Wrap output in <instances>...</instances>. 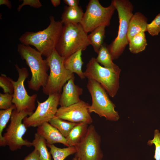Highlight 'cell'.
<instances>
[{"label":"cell","instance_id":"cell-14","mask_svg":"<svg viewBox=\"0 0 160 160\" xmlns=\"http://www.w3.org/2000/svg\"><path fill=\"white\" fill-rule=\"evenodd\" d=\"M74 80V76L63 86L59 101L60 107L68 106L81 100L79 96L82 94L83 89L75 84Z\"/></svg>","mask_w":160,"mask_h":160},{"label":"cell","instance_id":"cell-25","mask_svg":"<svg viewBox=\"0 0 160 160\" xmlns=\"http://www.w3.org/2000/svg\"><path fill=\"white\" fill-rule=\"evenodd\" d=\"M50 148V152L54 160H64L70 155L76 153V149L74 146H69L60 148L54 145H47Z\"/></svg>","mask_w":160,"mask_h":160},{"label":"cell","instance_id":"cell-28","mask_svg":"<svg viewBox=\"0 0 160 160\" xmlns=\"http://www.w3.org/2000/svg\"><path fill=\"white\" fill-rule=\"evenodd\" d=\"M10 78L4 74L1 75L0 87L2 89L4 93L13 94L14 93V86Z\"/></svg>","mask_w":160,"mask_h":160},{"label":"cell","instance_id":"cell-19","mask_svg":"<svg viewBox=\"0 0 160 160\" xmlns=\"http://www.w3.org/2000/svg\"><path fill=\"white\" fill-rule=\"evenodd\" d=\"M88 125L84 123H79L71 130L66 138L68 147L75 146L82 140L86 135Z\"/></svg>","mask_w":160,"mask_h":160},{"label":"cell","instance_id":"cell-30","mask_svg":"<svg viewBox=\"0 0 160 160\" xmlns=\"http://www.w3.org/2000/svg\"><path fill=\"white\" fill-rule=\"evenodd\" d=\"M13 94L0 93V109L5 110L11 107L13 104Z\"/></svg>","mask_w":160,"mask_h":160},{"label":"cell","instance_id":"cell-5","mask_svg":"<svg viewBox=\"0 0 160 160\" xmlns=\"http://www.w3.org/2000/svg\"><path fill=\"white\" fill-rule=\"evenodd\" d=\"M121 69L116 68H109L103 67L92 57L86 65L84 72L88 79L94 80L100 83L109 95L113 97L116 95L119 87V79Z\"/></svg>","mask_w":160,"mask_h":160},{"label":"cell","instance_id":"cell-12","mask_svg":"<svg viewBox=\"0 0 160 160\" xmlns=\"http://www.w3.org/2000/svg\"><path fill=\"white\" fill-rule=\"evenodd\" d=\"M101 140L94 126L90 124L84 137L74 146L76 151L75 157L80 160H102L103 154Z\"/></svg>","mask_w":160,"mask_h":160},{"label":"cell","instance_id":"cell-1","mask_svg":"<svg viewBox=\"0 0 160 160\" xmlns=\"http://www.w3.org/2000/svg\"><path fill=\"white\" fill-rule=\"evenodd\" d=\"M49 18L50 24L46 28L36 32H25L19 39L21 44L34 46L47 58L55 49L63 26L61 20L55 21L53 16H50Z\"/></svg>","mask_w":160,"mask_h":160},{"label":"cell","instance_id":"cell-13","mask_svg":"<svg viewBox=\"0 0 160 160\" xmlns=\"http://www.w3.org/2000/svg\"><path fill=\"white\" fill-rule=\"evenodd\" d=\"M90 105L81 100L79 102L66 107H60L55 116L69 121L84 123L91 124L93 119L89 111Z\"/></svg>","mask_w":160,"mask_h":160},{"label":"cell","instance_id":"cell-17","mask_svg":"<svg viewBox=\"0 0 160 160\" xmlns=\"http://www.w3.org/2000/svg\"><path fill=\"white\" fill-rule=\"evenodd\" d=\"M82 49H80L65 58L64 61V65L66 69L72 73H76L81 79L86 77L82 71L84 62L81 55Z\"/></svg>","mask_w":160,"mask_h":160},{"label":"cell","instance_id":"cell-2","mask_svg":"<svg viewBox=\"0 0 160 160\" xmlns=\"http://www.w3.org/2000/svg\"><path fill=\"white\" fill-rule=\"evenodd\" d=\"M17 51L31 70V76L28 81V88L38 91L45 86L49 76L47 72L49 68L46 59H43L40 52L29 45L19 44Z\"/></svg>","mask_w":160,"mask_h":160},{"label":"cell","instance_id":"cell-11","mask_svg":"<svg viewBox=\"0 0 160 160\" xmlns=\"http://www.w3.org/2000/svg\"><path fill=\"white\" fill-rule=\"evenodd\" d=\"M60 95L61 93L50 95L47 100L42 102L37 100L38 105L35 111L23 120V122L26 127H38L44 122H49L58 110Z\"/></svg>","mask_w":160,"mask_h":160},{"label":"cell","instance_id":"cell-23","mask_svg":"<svg viewBox=\"0 0 160 160\" xmlns=\"http://www.w3.org/2000/svg\"><path fill=\"white\" fill-rule=\"evenodd\" d=\"M129 49L133 54H137L144 50L147 45L144 32L140 33L133 36L129 41Z\"/></svg>","mask_w":160,"mask_h":160},{"label":"cell","instance_id":"cell-15","mask_svg":"<svg viewBox=\"0 0 160 160\" xmlns=\"http://www.w3.org/2000/svg\"><path fill=\"white\" fill-rule=\"evenodd\" d=\"M37 133L45 140L47 145L59 143L68 147L66 138L49 122L38 127Z\"/></svg>","mask_w":160,"mask_h":160},{"label":"cell","instance_id":"cell-20","mask_svg":"<svg viewBox=\"0 0 160 160\" xmlns=\"http://www.w3.org/2000/svg\"><path fill=\"white\" fill-rule=\"evenodd\" d=\"M106 27L105 25L100 26L88 35V39L90 45L92 46L94 51L97 54L104 43Z\"/></svg>","mask_w":160,"mask_h":160},{"label":"cell","instance_id":"cell-4","mask_svg":"<svg viewBox=\"0 0 160 160\" xmlns=\"http://www.w3.org/2000/svg\"><path fill=\"white\" fill-rule=\"evenodd\" d=\"M118 15L119 26L117 37L108 46L113 60L118 59L129 44L127 39L129 22L133 15V6L128 0H112Z\"/></svg>","mask_w":160,"mask_h":160},{"label":"cell","instance_id":"cell-27","mask_svg":"<svg viewBox=\"0 0 160 160\" xmlns=\"http://www.w3.org/2000/svg\"><path fill=\"white\" fill-rule=\"evenodd\" d=\"M147 144L149 145H154L155 150L154 158L155 160H160V132L159 130H154L153 137L148 141Z\"/></svg>","mask_w":160,"mask_h":160},{"label":"cell","instance_id":"cell-31","mask_svg":"<svg viewBox=\"0 0 160 160\" xmlns=\"http://www.w3.org/2000/svg\"><path fill=\"white\" fill-rule=\"evenodd\" d=\"M26 5H28L36 8H39L42 6L39 0H23V2L17 8V11H20L23 7Z\"/></svg>","mask_w":160,"mask_h":160},{"label":"cell","instance_id":"cell-9","mask_svg":"<svg viewBox=\"0 0 160 160\" xmlns=\"http://www.w3.org/2000/svg\"><path fill=\"white\" fill-rule=\"evenodd\" d=\"M116 9L112 0L109 6L104 7L98 0H90L80 24L87 33L100 26H108Z\"/></svg>","mask_w":160,"mask_h":160},{"label":"cell","instance_id":"cell-6","mask_svg":"<svg viewBox=\"0 0 160 160\" xmlns=\"http://www.w3.org/2000/svg\"><path fill=\"white\" fill-rule=\"evenodd\" d=\"M65 58L61 56L55 49L51 55L46 59L50 69V73L43 92L47 95L60 93L66 82L74 76L73 73L65 68Z\"/></svg>","mask_w":160,"mask_h":160},{"label":"cell","instance_id":"cell-22","mask_svg":"<svg viewBox=\"0 0 160 160\" xmlns=\"http://www.w3.org/2000/svg\"><path fill=\"white\" fill-rule=\"evenodd\" d=\"M98 55L96 58L97 61L104 67L109 68H116L118 66L113 62V58L109 52L108 46L103 43L100 47Z\"/></svg>","mask_w":160,"mask_h":160},{"label":"cell","instance_id":"cell-33","mask_svg":"<svg viewBox=\"0 0 160 160\" xmlns=\"http://www.w3.org/2000/svg\"><path fill=\"white\" fill-rule=\"evenodd\" d=\"M63 1L68 6L76 7L78 6L79 1L78 0H64Z\"/></svg>","mask_w":160,"mask_h":160},{"label":"cell","instance_id":"cell-26","mask_svg":"<svg viewBox=\"0 0 160 160\" xmlns=\"http://www.w3.org/2000/svg\"><path fill=\"white\" fill-rule=\"evenodd\" d=\"M16 108L14 104L10 108L0 111V145L5 146L2 135V132L10 119L13 111Z\"/></svg>","mask_w":160,"mask_h":160},{"label":"cell","instance_id":"cell-7","mask_svg":"<svg viewBox=\"0 0 160 160\" xmlns=\"http://www.w3.org/2000/svg\"><path fill=\"white\" fill-rule=\"evenodd\" d=\"M87 87L92 98L89 108L91 113L94 112L106 120L116 121L119 119V113L115 110L116 105L110 100L103 87L97 81L88 79Z\"/></svg>","mask_w":160,"mask_h":160},{"label":"cell","instance_id":"cell-24","mask_svg":"<svg viewBox=\"0 0 160 160\" xmlns=\"http://www.w3.org/2000/svg\"><path fill=\"white\" fill-rule=\"evenodd\" d=\"M49 123L56 128L65 138L68 136L72 129L78 123L66 121L55 116L50 120Z\"/></svg>","mask_w":160,"mask_h":160},{"label":"cell","instance_id":"cell-10","mask_svg":"<svg viewBox=\"0 0 160 160\" xmlns=\"http://www.w3.org/2000/svg\"><path fill=\"white\" fill-rule=\"evenodd\" d=\"M15 67L18 76L16 81L10 78L14 87L12 103L18 112L25 110L33 113L36 108L37 95L35 94L29 95L25 89L24 82L28 76V71L26 68H20L17 64Z\"/></svg>","mask_w":160,"mask_h":160},{"label":"cell","instance_id":"cell-32","mask_svg":"<svg viewBox=\"0 0 160 160\" xmlns=\"http://www.w3.org/2000/svg\"><path fill=\"white\" fill-rule=\"evenodd\" d=\"M23 160H39L38 151L34 148L31 152L25 157Z\"/></svg>","mask_w":160,"mask_h":160},{"label":"cell","instance_id":"cell-16","mask_svg":"<svg viewBox=\"0 0 160 160\" xmlns=\"http://www.w3.org/2000/svg\"><path fill=\"white\" fill-rule=\"evenodd\" d=\"M147 18L142 13L136 12L133 14L130 20L128 33V41L136 35L146 31L148 24Z\"/></svg>","mask_w":160,"mask_h":160},{"label":"cell","instance_id":"cell-34","mask_svg":"<svg viewBox=\"0 0 160 160\" xmlns=\"http://www.w3.org/2000/svg\"><path fill=\"white\" fill-rule=\"evenodd\" d=\"M5 5L9 8L11 9L12 7L11 2L8 0H0V5Z\"/></svg>","mask_w":160,"mask_h":160},{"label":"cell","instance_id":"cell-36","mask_svg":"<svg viewBox=\"0 0 160 160\" xmlns=\"http://www.w3.org/2000/svg\"><path fill=\"white\" fill-rule=\"evenodd\" d=\"M73 160H80L79 159L77 158L76 157H74L73 159Z\"/></svg>","mask_w":160,"mask_h":160},{"label":"cell","instance_id":"cell-29","mask_svg":"<svg viewBox=\"0 0 160 160\" xmlns=\"http://www.w3.org/2000/svg\"><path fill=\"white\" fill-rule=\"evenodd\" d=\"M146 31L152 36L158 35L160 32V13L149 24H148Z\"/></svg>","mask_w":160,"mask_h":160},{"label":"cell","instance_id":"cell-8","mask_svg":"<svg viewBox=\"0 0 160 160\" xmlns=\"http://www.w3.org/2000/svg\"><path fill=\"white\" fill-rule=\"evenodd\" d=\"M32 113L25 110L18 112L16 108L13 111L10 123L3 135L5 146H8L11 151L21 149L24 146H32V142L23 138L27 128L23 122V120Z\"/></svg>","mask_w":160,"mask_h":160},{"label":"cell","instance_id":"cell-18","mask_svg":"<svg viewBox=\"0 0 160 160\" xmlns=\"http://www.w3.org/2000/svg\"><path fill=\"white\" fill-rule=\"evenodd\" d=\"M84 14L83 10L79 6L76 7L65 6L62 15L61 21L63 25L80 23Z\"/></svg>","mask_w":160,"mask_h":160},{"label":"cell","instance_id":"cell-3","mask_svg":"<svg viewBox=\"0 0 160 160\" xmlns=\"http://www.w3.org/2000/svg\"><path fill=\"white\" fill-rule=\"evenodd\" d=\"M88 35L80 23L64 24L55 49L65 58L80 49L84 50L90 45Z\"/></svg>","mask_w":160,"mask_h":160},{"label":"cell","instance_id":"cell-35","mask_svg":"<svg viewBox=\"0 0 160 160\" xmlns=\"http://www.w3.org/2000/svg\"><path fill=\"white\" fill-rule=\"evenodd\" d=\"M50 1L53 6L55 7L58 6L61 2L60 0H51Z\"/></svg>","mask_w":160,"mask_h":160},{"label":"cell","instance_id":"cell-21","mask_svg":"<svg viewBox=\"0 0 160 160\" xmlns=\"http://www.w3.org/2000/svg\"><path fill=\"white\" fill-rule=\"evenodd\" d=\"M32 146L39 154V160H52L51 154L48 151L45 140L37 132L34 134Z\"/></svg>","mask_w":160,"mask_h":160}]
</instances>
